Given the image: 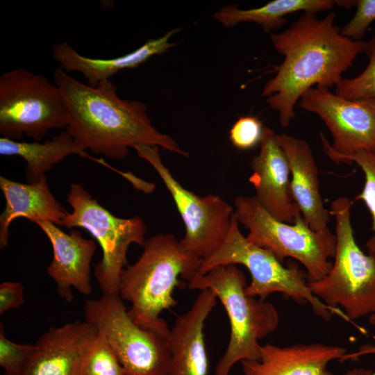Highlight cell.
I'll return each mask as SVG.
<instances>
[{"label":"cell","mask_w":375,"mask_h":375,"mask_svg":"<svg viewBox=\"0 0 375 375\" xmlns=\"http://www.w3.org/2000/svg\"><path fill=\"white\" fill-rule=\"evenodd\" d=\"M335 17L334 12L322 19L304 12L284 31L270 35L284 59L264 85L262 96L278 112L283 128L295 118L294 106L307 90L315 85L335 86L356 57L365 53L367 42L344 37L334 24Z\"/></svg>","instance_id":"1"},{"label":"cell","mask_w":375,"mask_h":375,"mask_svg":"<svg viewBox=\"0 0 375 375\" xmlns=\"http://www.w3.org/2000/svg\"><path fill=\"white\" fill-rule=\"evenodd\" d=\"M53 78L68 106L66 131L83 150L121 160L129 148L149 145L189 157L171 136L152 125L144 103L121 99L110 79L93 87L60 67Z\"/></svg>","instance_id":"2"},{"label":"cell","mask_w":375,"mask_h":375,"mask_svg":"<svg viewBox=\"0 0 375 375\" xmlns=\"http://www.w3.org/2000/svg\"><path fill=\"white\" fill-rule=\"evenodd\" d=\"M136 262L124 269L119 295L131 304L128 310L138 325L169 335L170 329L160 317L177 305L173 297L178 277L189 281L199 272L202 259L185 251L169 233L146 239Z\"/></svg>","instance_id":"3"},{"label":"cell","mask_w":375,"mask_h":375,"mask_svg":"<svg viewBox=\"0 0 375 375\" xmlns=\"http://www.w3.org/2000/svg\"><path fill=\"white\" fill-rule=\"evenodd\" d=\"M247 278L237 265L214 267L207 273L197 272L189 281L191 290H211L222 302L230 324V337L215 375H228L238 362L258 360L259 340L276 330L279 315L270 302L245 293Z\"/></svg>","instance_id":"4"},{"label":"cell","mask_w":375,"mask_h":375,"mask_svg":"<svg viewBox=\"0 0 375 375\" xmlns=\"http://www.w3.org/2000/svg\"><path fill=\"white\" fill-rule=\"evenodd\" d=\"M351 201L335 199L330 215L335 219V253L329 272L308 282L315 296L325 304L342 307L350 322L375 312V252L364 253L356 243L351 220Z\"/></svg>","instance_id":"5"},{"label":"cell","mask_w":375,"mask_h":375,"mask_svg":"<svg viewBox=\"0 0 375 375\" xmlns=\"http://www.w3.org/2000/svg\"><path fill=\"white\" fill-rule=\"evenodd\" d=\"M239 224L233 215L225 240L215 253L202 260L200 274H204L218 266L242 265L251 277V283L245 288L247 294L265 300L269 294L279 292L299 304L308 303L314 313L326 322L333 314L349 322L340 308L329 306L313 294L307 273L296 262L285 266L271 251L249 242L242 233Z\"/></svg>","instance_id":"6"},{"label":"cell","mask_w":375,"mask_h":375,"mask_svg":"<svg viewBox=\"0 0 375 375\" xmlns=\"http://www.w3.org/2000/svg\"><path fill=\"white\" fill-rule=\"evenodd\" d=\"M234 206V215L248 229L249 242L269 250L283 263L288 257L301 262L306 269L308 282L319 281L329 272L336 237L328 228L312 230L301 215L293 224L278 220L260 206L255 196H238Z\"/></svg>","instance_id":"7"},{"label":"cell","mask_w":375,"mask_h":375,"mask_svg":"<svg viewBox=\"0 0 375 375\" xmlns=\"http://www.w3.org/2000/svg\"><path fill=\"white\" fill-rule=\"evenodd\" d=\"M69 113L60 88L45 76L24 68L0 76V134L40 141L55 128H66Z\"/></svg>","instance_id":"8"},{"label":"cell","mask_w":375,"mask_h":375,"mask_svg":"<svg viewBox=\"0 0 375 375\" xmlns=\"http://www.w3.org/2000/svg\"><path fill=\"white\" fill-rule=\"evenodd\" d=\"M72 211L67 212L62 226L87 230L98 242L102 258L94 266V276L104 295L119 294L120 279L127 265V251L132 244L143 246L147 226L135 215L130 218L115 217L81 183H72L67 198Z\"/></svg>","instance_id":"9"},{"label":"cell","mask_w":375,"mask_h":375,"mask_svg":"<svg viewBox=\"0 0 375 375\" xmlns=\"http://www.w3.org/2000/svg\"><path fill=\"white\" fill-rule=\"evenodd\" d=\"M83 315L109 342L124 375H167L169 335L135 324L119 294L86 301Z\"/></svg>","instance_id":"10"},{"label":"cell","mask_w":375,"mask_h":375,"mask_svg":"<svg viewBox=\"0 0 375 375\" xmlns=\"http://www.w3.org/2000/svg\"><path fill=\"white\" fill-rule=\"evenodd\" d=\"M133 149L155 169L172 197L185 228L181 247L202 260L210 257L228 235L233 208L219 195L201 197L185 188L163 164L158 147L138 145Z\"/></svg>","instance_id":"11"},{"label":"cell","mask_w":375,"mask_h":375,"mask_svg":"<svg viewBox=\"0 0 375 375\" xmlns=\"http://www.w3.org/2000/svg\"><path fill=\"white\" fill-rule=\"evenodd\" d=\"M299 105L325 123L333 144L321 133L323 149L336 164L344 163L359 151L375 149V103L347 99L329 88L313 87L303 94Z\"/></svg>","instance_id":"12"},{"label":"cell","mask_w":375,"mask_h":375,"mask_svg":"<svg viewBox=\"0 0 375 375\" xmlns=\"http://www.w3.org/2000/svg\"><path fill=\"white\" fill-rule=\"evenodd\" d=\"M260 151L251 161L249 182L256 190L260 206L273 217L293 224L301 215L295 203L290 186L289 163L277 135L264 127Z\"/></svg>","instance_id":"13"},{"label":"cell","mask_w":375,"mask_h":375,"mask_svg":"<svg viewBox=\"0 0 375 375\" xmlns=\"http://www.w3.org/2000/svg\"><path fill=\"white\" fill-rule=\"evenodd\" d=\"M35 224L52 246L53 259L47 274L55 282L58 295L67 302L73 299L72 288L83 295H90L92 292L90 266L96 250L94 241L85 238L76 230L65 233L50 222Z\"/></svg>","instance_id":"14"},{"label":"cell","mask_w":375,"mask_h":375,"mask_svg":"<svg viewBox=\"0 0 375 375\" xmlns=\"http://www.w3.org/2000/svg\"><path fill=\"white\" fill-rule=\"evenodd\" d=\"M217 299L211 290H203L189 310L176 319L168 336L170 359L167 375H207L208 359L203 328Z\"/></svg>","instance_id":"15"},{"label":"cell","mask_w":375,"mask_h":375,"mask_svg":"<svg viewBox=\"0 0 375 375\" xmlns=\"http://www.w3.org/2000/svg\"><path fill=\"white\" fill-rule=\"evenodd\" d=\"M97 334L85 321L50 328L35 344L20 375H76L81 354Z\"/></svg>","instance_id":"16"},{"label":"cell","mask_w":375,"mask_h":375,"mask_svg":"<svg viewBox=\"0 0 375 375\" xmlns=\"http://www.w3.org/2000/svg\"><path fill=\"white\" fill-rule=\"evenodd\" d=\"M347 349L322 343H297L280 347L261 346L258 360H242L243 375H334L328 369L333 360H341Z\"/></svg>","instance_id":"17"},{"label":"cell","mask_w":375,"mask_h":375,"mask_svg":"<svg viewBox=\"0 0 375 375\" xmlns=\"http://www.w3.org/2000/svg\"><path fill=\"white\" fill-rule=\"evenodd\" d=\"M277 138L289 163L291 191L301 215L312 230L328 229L330 212L320 194L317 165L310 145L285 133L277 135Z\"/></svg>","instance_id":"18"},{"label":"cell","mask_w":375,"mask_h":375,"mask_svg":"<svg viewBox=\"0 0 375 375\" xmlns=\"http://www.w3.org/2000/svg\"><path fill=\"white\" fill-rule=\"evenodd\" d=\"M0 188L6 202L0 215L1 249L8 245L10 225L17 217H26L34 223L47 221L62 226L67 212L51 193L45 174L38 182L25 184L1 176Z\"/></svg>","instance_id":"19"},{"label":"cell","mask_w":375,"mask_h":375,"mask_svg":"<svg viewBox=\"0 0 375 375\" xmlns=\"http://www.w3.org/2000/svg\"><path fill=\"white\" fill-rule=\"evenodd\" d=\"M178 31L171 30L160 38L148 40L133 51L113 58L85 57L66 42L53 45L51 55L60 69L66 72H80L89 85L95 87L122 70L136 67L151 57L166 52L175 45L170 39Z\"/></svg>","instance_id":"20"},{"label":"cell","mask_w":375,"mask_h":375,"mask_svg":"<svg viewBox=\"0 0 375 375\" xmlns=\"http://www.w3.org/2000/svg\"><path fill=\"white\" fill-rule=\"evenodd\" d=\"M0 154L19 156L25 160L27 183L38 182L45 172L67 156L74 154L85 156V150L66 130L42 143L38 141L21 142L1 137Z\"/></svg>","instance_id":"21"},{"label":"cell","mask_w":375,"mask_h":375,"mask_svg":"<svg viewBox=\"0 0 375 375\" xmlns=\"http://www.w3.org/2000/svg\"><path fill=\"white\" fill-rule=\"evenodd\" d=\"M335 4L332 0H274L255 8L239 9L236 6L221 8L214 18L226 27L242 22H254L266 32L278 28L285 22V17L297 11L315 13L331 9Z\"/></svg>","instance_id":"22"},{"label":"cell","mask_w":375,"mask_h":375,"mask_svg":"<svg viewBox=\"0 0 375 375\" xmlns=\"http://www.w3.org/2000/svg\"><path fill=\"white\" fill-rule=\"evenodd\" d=\"M76 375H124L115 352L98 331L81 354Z\"/></svg>","instance_id":"23"},{"label":"cell","mask_w":375,"mask_h":375,"mask_svg":"<svg viewBox=\"0 0 375 375\" xmlns=\"http://www.w3.org/2000/svg\"><path fill=\"white\" fill-rule=\"evenodd\" d=\"M365 53L369 63L365 70L352 78H342L335 88V93L349 100L375 103V35L367 42Z\"/></svg>","instance_id":"24"},{"label":"cell","mask_w":375,"mask_h":375,"mask_svg":"<svg viewBox=\"0 0 375 375\" xmlns=\"http://www.w3.org/2000/svg\"><path fill=\"white\" fill-rule=\"evenodd\" d=\"M356 163L365 175L363 188L356 200L362 201L367 206L372 218V235L365 247L368 252H375V149L359 151L347 158L346 164Z\"/></svg>","instance_id":"25"},{"label":"cell","mask_w":375,"mask_h":375,"mask_svg":"<svg viewBox=\"0 0 375 375\" xmlns=\"http://www.w3.org/2000/svg\"><path fill=\"white\" fill-rule=\"evenodd\" d=\"M35 350V344H17L5 335L0 324V366L8 375H20Z\"/></svg>","instance_id":"26"},{"label":"cell","mask_w":375,"mask_h":375,"mask_svg":"<svg viewBox=\"0 0 375 375\" xmlns=\"http://www.w3.org/2000/svg\"><path fill=\"white\" fill-rule=\"evenodd\" d=\"M262 122L255 116L240 117L229 131L232 144L240 150H249L260 143L263 133Z\"/></svg>","instance_id":"27"},{"label":"cell","mask_w":375,"mask_h":375,"mask_svg":"<svg viewBox=\"0 0 375 375\" xmlns=\"http://www.w3.org/2000/svg\"><path fill=\"white\" fill-rule=\"evenodd\" d=\"M355 6V15L340 31L344 37L360 41L375 20V0H357Z\"/></svg>","instance_id":"28"},{"label":"cell","mask_w":375,"mask_h":375,"mask_svg":"<svg viewBox=\"0 0 375 375\" xmlns=\"http://www.w3.org/2000/svg\"><path fill=\"white\" fill-rule=\"evenodd\" d=\"M24 285L20 282H3L0 285V315L24 303Z\"/></svg>","instance_id":"29"},{"label":"cell","mask_w":375,"mask_h":375,"mask_svg":"<svg viewBox=\"0 0 375 375\" xmlns=\"http://www.w3.org/2000/svg\"><path fill=\"white\" fill-rule=\"evenodd\" d=\"M367 354H375V345L366 344L360 346L359 349L353 353H346L340 361L356 360ZM343 375H375V370L363 368H354L345 372Z\"/></svg>","instance_id":"30"},{"label":"cell","mask_w":375,"mask_h":375,"mask_svg":"<svg viewBox=\"0 0 375 375\" xmlns=\"http://www.w3.org/2000/svg\"><path fill=\"white\" fill-rule=\"evenodd\" d=\"M369 322L370 324L375 326V312L369 315Z\"/></svg>","instance_id":"31"},{"label":"cell","mask_w":375,"mask_h":375,"mask_svg":"<svg viewBox=\"0 0 375 375\" xmlns=\"http://www.w3.org/2000/svg\"><path fill=\"white\" fill-rule=\"evenodd\" d=\"M3 375H8V374H6L4 373Z\"/></svg>","instance_id":"32"}]
</instances>
